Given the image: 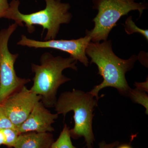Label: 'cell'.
I'll return each instance as SVG.
<instances>
[{
	"instance_id": "obj_15",
	"label": "cell",
	"mask_w": 148,
	"mask_h": 148,
	"mask_svg": "<svg viewBox=\"0 0 148 148\" xmlns=\"http://www.w3.org/2000/svg\"><path fill=\"white\" fill-rule=\"evenodd\" d=\"M10 128H15V127L9 119L2 107L0 105V130Z\"/></svg>"
},
{
	"instance_id": "obj_7",
	"label": "cell",
	"mask_w": 148,
	"mask_h": 148,
	"mask_svg": "<svg viewBox=\"0 0 148 148\" xmlns=\"http://www.w3.org/2000/svg\"><path fill=\"white\" fill-rule=\"evenodd\" d=\"M90 42L91 38L86 35L84 37L77 39H53L43 41L29 38L25 35H22L17 45L35 49H52L61 51L69 53L70 57L87 67L89 61L86 50Z\"/></svg>"
},
{
	"instance_id": "obj_20",
	"label": "cell",
	"mask_w": 148,
	"mask_h": 148,
	"mask_svg": "<svg viewBox=\"0 0 148 148\" xmlns=\"http://www.w3.org/2000/svg\"><path fill=\"white\" fill-rule=\"evenodd\" d=\"M116 148H132L130 145L127 144H123L121 145L118 146Z\"/></svg>"
},
{
	"instance_id": "obj_12",
	"label": "cell",
	"mask_w": 148,
	"mask_h": 148,
	"mask_svg": "<svg viewBox=\"0 0 148 148\" xmlns=\"http://www.w3.org/2000/svg\"><path fill=\"white\" fill-rule=\"evenodd\" d=\"M128 97L131 98L134 103L144 106L146 110V114H148V96L146 92L142 91L136 88L134 89L131 88Z\"/></svg>"
},
{
	"instance_id": "obj_5",
	"label": "cell",
	"mask_w": 148,
	"mask_h": 148,
	"mask_svg": "<svg viewBox=\"0 0 148 148\" xmlns=\"http://www.w3.org/2000/svg\"><path fill=\"white\" fill-rule=\"evenodd\" d=\"M92 8L98 14L92 21L94 27L86 31V35L92 42H100L108 39L110 32L122 16L132 11L138 10L140 16L148 8L147 4L137 3L131 0H92Z\"/></svg>"
},
{
	"instance_id": "obj_6",
	"label": "cell",
	"mask_w": 148,
	"mask_h": 148,
	"mask_svg": "<svg viewBox=\"0 0 148 148\" xmlns=\"http://www.w3.org/2000/svg\"><path fill=\"white\" fill-rule=\"evenodd\" d=\"M18 27L14 23L0 31V105L31 81L30 79L17 76L14 64L18 54L9 50V40Z\"/></svg>"
},
{
	"instance_id": "obj_17",
	"label": "cell",
	"mask_w": 148,
	"mask_h": 148,
	"mask_svg": "<svg viewBox=\"0 0 148 148\" xmlns=\"http://www.w3.org/2000/svg\"><path fill=\"white\" fill-rule=\"evenodd\" d=\"M119 144V142L118 141L109 144H107L105 141H103L99 143V148H115Z\"/></svg>"
},
{
	"instance_id": "obj_16",
	"label": "cell",
	"mask_w": 148,
	"mask_h": 148,
	"mask_svg": "<svg viewBox=\"0 0 148 148\" xmlns=\"http://www.w3.org/2000/svg\"><path fill=\"white\" fill-rule=\"evenodd\" d=\"M9 7L8 0H0V18H3Z\"/></svg>"
},
{
	"instance_id": "obj_9",
	"label": "cell",
	"mask_w": 148,
	"mask_h": 148,
	"mask_svg": "<svg viewBox=\"0 0 148 148\" xmlns=\"http://www.w3.org/2000/svg\"><path fill=\"white\" fill-rule=\"evenodd\" d=\"M58 115L57 113H51L40 101L35 105L27 119L15 128L19 134L30 132H51L54 130L52 124Z\"/></svg>"
},
{
	"instance_id": "obj_3",
	"label": "cell",
	"mask_w": 148,
	"mask_h": 148,
	"mask_svg": "<svg viewBox=\"0 0 148 148\" xmlns=\"http://www.w3.org/2000/svg\"><path fill=\"white\" fill-rule=\"evenodd\" d=\"M40 62L39 65L32 64V71L35 75L30 89L41 96V101L47 108H53L57 100L58 88L71 80L63 75V71L67 69L77 71V61L71 57L54 56L45 52L41 56Z\"/></svg>"
},
{
	"instance_id": "obj_19",
	"label": "cell",
	"mask_w": 148,
	"mask_h": 148,
	"mask_svg": "<svg viewBox=\"0 0 148 148\" xmlns=\"http://www.w3.org/2000/svg\"><path fill=\"white\" fill-rule=\"evenodd\" d=\"M4 143V137L2 130H0V147L3 145Z\"/></svg>"
},
{
	"instance_id": "obj_4",
	"label": "cell",
	"mask_w": 148,
	"mask_h": 148,
	"mask_svg": "<svg viewBox=\"0 0 148 148\" xmlns=\"http://www.w3.org/2000/svg\"><path fill=\"white\" fill-rule=\"evenodd\" d=\"M98 101L90 92L73 89L61 93L54 106L56 113L64 117L71 111L73 112L75 125L70 129V135L75 140L83 137L87 148H92L95 141L92 123L93 112Z\"/></svg>"
},
{
	"instance_id": "obj_13",
	"label": "cell",
	"mask_w": 148,
	"mask_h": 148,
	"mask_svg": "<svg viewBox=\"0 0 148 148\" xmlns=\"http://www.w3.org/2000/svg\"><path fill=\"white\" fill-rule=\"evenodd\" d=\"M2 131L4 137L3 145L8 148H14L20 134L16 128H6L2 130Z\"/></svg>"
},
{
	"instance_id": "obj_11",
	"label": "cell",
	"mask_w": 148,
	"mask_h": 148,
	"mask_svg": "<svg viewBox=\"0 0 148 148\" xmlns=\"http://www.w3.org/2000/svg\"><path fill=\"white\" fill-rule=\"evenodd\" d=\"M70 128L65 124L57 140L52 143L50 148H77L72 143Z\"/></svg>"
},
{
	"instance_id": "obj_2",
	"label": "cell",
	"mask_w": 148,
	"mask_h": 148,
	"mask_svg": "<svg viewBox=\"0 0 148 148\" xmlns=\"http://www.w3.org/2000/svg\"><path fill=\"white\" fill-rule=\"evenodd\" d=\"M45 8L29 14L21 13L18 10L19 0H12L3 18L11 19L18 26H25L29 34L34 32L35 25L42 27V34L47 31L44 41L55 39L61 24H69L72 18L69 12L71 5L61 0H45Z\"/></svg>"
},
{
	"instance_id": "obj_8",
	"label": "cell",
	"mask_w": 148,
	"mask_h": 148,
	"mask_svg": "<svg viewBox=\"0 0 148 148\" xmlns=\"http://www.w3.org/2000/svg\"><path fill=\"white\" fill-rule=\"evenodd\" d=\"M41 99V96L32 92L24 86L0 105L16 128L27 119L35 105Z\"/></svg>"
},
{
	"instance_id": "obj_10",
	"label": "cell",
	"mask_w": 148,
	"mask_h": 148,
	"mask_svg": "<svg viewBox=\"0 0 148 148\" xmlns=\"http://www.w3.org/2000/svg\"><path fill=\"white\" fill-rule=\"evenodd\" d=\"M50 132H30L21 133L14 148H50L54 142Z\"/></svg>"
},
{
	"instance_id": "obj_14",
	"label": "cell",
	"mask_w": 148,
	"mask_h": 148,
	"mask_svg": "<svg viewBox=\"0 0 148 148\" xmlns=\"http://www.w3.org/2000/svg\"><path fill=\"white\" fill-rule=\"evenodd\" d=\"M125 30L127 34L131 35L134 33H139L148 40V31L147 29H140L137 27L132 20V16H129L126 19L124 25Z\"/></svg>"
},
{
	"instance_id": "obj_21",
	"label": "cell",
	"mask_w": 148,
	"mask_h": 148,
	"mask_svg": "<svg viewBox=\"0 0 148 148\" xmlns=\"http://www.w3.org/2000/svg\"><path fill=\"white\" fill-rule=\"evenodd\" d=\"M131 1H135V0H131Z\"/></svg>"
},
{
	"instance_id": "obj_18",
	"label": "cell",
	"mask_w": 148,
	"mask_h": 148,
	"mask_svg": "<svg viewBox=\"0 0 148 148\" xmlns=\"http://www.w3.org/2000/svg\"><path fill=\"white\" fill-rule=\"evenodd\" d=\"M136 88L142 91L148 92V79L145 82L142 83L136 82L135 83Z\"/></svg>"
},
{
	"instance_id": "obj_1",
	"label": "cell",
	"mask_w": 148,
	"mask_h": 148,
	"mask_svg": "<svg viewBox=\"0 0 148 148\" xmlns=\"http://www.w3.org/2000/svg\"><path fill=\"white\" fill-rule=\"evenodd\" d=\"M86 53L91 59L90 64L97 66L98 74L103 78L102 82L94 86L90 93L99 100V91L105 88L111 87L116 88L121 95L128 97L131 88L125 78V73L133 68L138 56L132 55L128 59L119 58L113 51L111 40L101 43L90 42Z\"/></svg>"
}]
</instances>
